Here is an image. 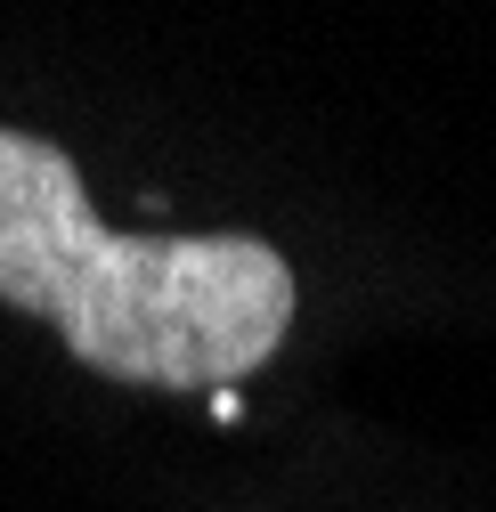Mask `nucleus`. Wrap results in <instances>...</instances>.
Returning <instances> with one entry per match:
<instances>
[{
    "label": "nucleus",
    "instance_id": "f257e3e1",
    "mask_svg": "<svg viewBox=\"0 0 496 512\" xmlns=\"http://www.w3.org/2000/svg\"><path fill=\"white\" fill-rule=\"evenodd\" d=\"M0 301L49 317L90 374L228 391L293 326V269L261 236H114L66 147L0 131Z\"/></svg>",
    "mask_w": 496,
    "mask_h": 512
}]
</instances>
